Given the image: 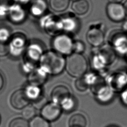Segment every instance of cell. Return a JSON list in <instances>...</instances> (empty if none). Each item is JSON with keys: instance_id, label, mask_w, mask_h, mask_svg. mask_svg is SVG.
Instances as JSON below:
<instances>
[{"instance_id": "cell-1", "label": "cell", "mask_w": 127, "mask_h": 127, "mask_svg": "<svg viewBox=\"0 0 127 127\" xmlns=\"http://www.w3.org/2000/svg\"><path fill=\"white\" fill-rule=\"evenodd\" d=\"M39 67L47 74L58 75L65 68V59L55 51L44 52L39 62Z\"/></svg>"}, {"instance_id": "cell-2", "label": "cell", "mask_w": 127, "mask_h": 127, "mask_svg": "<svg viewBox=\"0 0 127 127\" xmlns=\"http://www.w3.org/2000/svg\"><path fill=\"white\" fill-rule=\"evenodd\" d=\"M87 63L85 57L80 54L71 53L65 60V68L67 73L73 77H80L86 73Z\"/></svg>"}, {"instance_id": "cell-3", "label": "cell", "mask_w": 127, "mask_h": 127, "mask_svg": "<svg viewBox=\"0 0 127 127\" xmlns=\"http://www.w3.org/2000/svg\"><path fill=\"white\" fill-rule=\"evenodd\" d=\"M22 68L24 71L29 73L36 68V65L44 53L42 46L37 43L27 46L25 50Z\"/></svg>"}, {"instance_id": "cell-4", "label": "cell", "mask_w": 127, "mask_h": 127, "mask_svg": "<svg viewBox=\"0 0 127 127\" xmlns=\"http://www.w3.org/2000/svg\"><path fill=\"white\" fill-rule=\"evenodd\" d=\"M73 41L66 34H59L55 36L52 41L54 50L62 55H69L72 53Z\"/></svg>"}, {"instance_id": "cell-5", "label": "cell", "mask_w": 127, "mask_h": 127, "mask_svg": "<svg viewBox=\"0 0 127 127\" xmlns=\"http://www.w3.org/2000/svg\"><path fill=\"white\" fill-rule=\"evenodd\" d=\"M9 53L12 56H20L27 47V39L25 36L20 33L13 35L8 41Z\"/></svg>"}, {"instance_id": "cell-6", "label": "cell", "mask_w": 127, "mask_h": 127, "mask_svg": "<svg viewBox=\"0 0 127 127\" xmlns=\"http://www.w3.org/2000/svg\"><path fill=\"white\" fill-rule=\"evenodd\" d=\"M41 25L47 33L50 35H58L62 30L63 26L61 17L53 15H48L41 19Z\"/></svg>"}, {"instance_id": "cell-7", "label": "cell", "mask_w": 127, "mask_h": 127, "mask_svg": "<svg viewBox=\"0 0 127 127\" xmlns=\"http://www.w3.org/2000/svg\"><path fill=\"white\" fill-rule=\"evenodd\" d=\"M106 13L110 19L116 22L123 21L126 16L124 5L120 3L109 2L106 6Z\"/></svg>"}, {"instance_id": "cell-8", "label": "cell", "mask_w": 127, "mask_h": 127, "mask_svg": "<svg viewBox=\"0 0 127 127\" xmlns=\"http://www.w3.org/2000/svg\"><path fill=\"white\" fill-rule=\"evenodd\" d=\"M62 108L60 105L53 102L45 104L41 109V115L48 122L56 120L62 113Z\"/></svg>"}, {"instance_id": "cell-9", "label": "cell", "mask_w": 127, "mask_h": 127, "mask_svg": "<svg viewBox=\"0 0 127 127\" xmlns=\"http://www.w3.org/2000/svg\"><path fill=\"white\" fill-rule=\"evenodd\" d=\"M6 16L10 22L18 24L22 22L26 19V13L20 4L15 3L9 5Z\"/></svg>"}, {"instance_id": "cell-10", "label": "cell", "mask_w": 127, "mask_h": 127, "mask_svg": "<svg viewBox=\"0 0 127 127\" xmlns=\"http://www.w3.org/2000/svg\"><path fill=\"white\" fill-rule=\"evenodd\" d=\"M10 102L14 108L20 110L29 104L30 100L27 97L24 89H19L12 93Z\"/></svg>"}, {"instance_id": "cell-11", "label": "cell", "mask_w": 127, "mask_h": 127, "mask_svg": "<svg viewBox=\"0 0 127 127\" xmlns=\"http://www.w3.org/2000/svg\"><path fill=\"white\" fill-rule=\"evenodd\" d=\"M86 39L90 45L98 47L102 45L104 41V34L99 27H91L86 34Z\"/></svg>"}, {"instance_id": "cell-12", "label": "cell", "mask_w": 127, "mask_h": 127, "mask_svg": "<svg viewBox=\"0 0 127 127\" xmlns=\"http://www.w3.org/2000/svg\"><path fill=\"white\" fill-rule=\"evenodd\" d=\"M70 96L69 89L64 85H59L55 86L51 94L52 101L59 105H60L64 100Z\"/></svg>"}, {"instance_id": "cell-13", "label": "cell", "mask_w": 127, "mask_h": 127, "mask_svg": "<svg viewBox=\"0 0 127 127\" xmlns=\"http://www.w3.org/2000/svg\"><path fill=\"white\" fill-rule=\"evenodd\" d=\"M47 75L41 68L36 67L28 73V83L29 84L40 86L45 82Z\"/></svg>"}, {"instance_id": "cell-14", "label": "cell", "mask_w": 127, "mask_h": 127, "mask_svg": "<svg viewBox=\"0 0 127 127\" xmlns=\"http://www.w3.org/2000/svg\"><path fill=\"white\" fill-rule=\"evenodd\" d=\"M108 85L114 92L123 89L127 83V75L119 73L113 74L109 79Z\"/></svg>"}, {"instance_id": "cell-15", "label": "cell", "mask_w": 127, "mask_h": 127, "mask_svg": "<svg viewBox=\"0 0 127 127\" xmlns=\"http://www.w3.org/2000/svg\"><path fill=\"white\" fill-rule=\"evenodd\" d=\"M48 9V4L46 0H32L29 11L35 17H40L44 14Z\"/></svg>"}, {"instance_id": "cell-16", "label": "cell", "mask_w": 127, "mask_h": 127, "mask_svg": "<svg viewBox=\"0 0 127 127\" xmlns=\"http://www.w3.org/2000/svg\"><path fill=\"white\" fill-rule=\"evenodd\" d=\"M61 18L63 30L71 33L75 32L78 29V21L74 16L68 15L61 17Z\"/></svg>"}, {"instance_id": "cell-17", "label": "cell", "mask_w": 127, "mask_h": 127, "mask_svg": "<svg viewBox=\"0 0 127 127\" xmlns=\"http://www.w3.org/2000/svg\"><path fill=\"white\" fill-rule=\"evenodd\" d=\"M98 100L102 103L110 101L113 97L114 91L108 85H104L99 88L95 92Z\"/></svg>"}, {"instance_id": "cell-18", "label": "cell", "mask_w": 127, "mask_h": 127, "mask_svg": "<svg viewBox=\"0 0 127 127\" xmlns=\"http://www.w3.org/2000/svg\"><path fill=\"white\" fill-rule=\"evenodd\" d=\"M25 92L30 101H35L39 99L42 93L40 86L28 84L24 89Z\"/></svg>"}, {"instance_id": "cell-19", "label": "cell", "mask_w": 127, "mask_h": 127, "mask_svg": "<svg viewBox=\"0 0 127 127\" xmlns=\"http://www.w3.org/2000/svg\"><path fill=\"white\" fill-rule=\"evenodd\" d=\"M69 127H86L87 120L85 117L80 113L73 115L68 121Z\"/></svg>"}, {"instance_id": "cell-20", "label": "cell", "mask_w": 127, "mask_h": 127, "mask_svg": "<svg viewBox=\"0 0 127 127\" xmlns=\"http://www.w3.org/2000/svg\"><path fill=\"white\" fill-rule=\"evenodd\" d=\"M89 4L86 0H77L74 1L71 5L72 9L78 15H83L87 13L89 9Z\"/></svg>"}, {"instance_id": "cell-21", "label": "cell", "mask_w": 127, "mask_h": 127, "mask_svg": "<svg viewBox=\"0 0 127 127\" xmlns=\"http://www.w3.org/2000/svg\"><path fill=\"white\" fill-rule=\"evenodd\" d=\"M69 0H50V6L56 12H62L68 6Z\"/></svg>"}, {"instance_id": "cell-22", "label": "cell", "mask_w": 127, "mask_h": 127, "mask_svg": "<svg viewBox=\"0 0 127 127\" xmlns=\"http://www.w3.org/2000/svg\"><path fill=\"white\" fill-rule=\"evenodd\" d=\"M29 127H50L48 121L41 116H35L29 123Z\"/></svg>"}, {"instance_id": "cell-23", "label": "cell", "mask_w": 127, "mask_h": 127, "mask_svg": "<svg viewBox=\"0 0 127 127\" xmlns=\"http://www.w3.org/2000/svg\"><path fill=\"white\" fill-rule=\"evenodd\" d=\"M22 109V115L23 118L26 120H31L35 116L36 109L32 105L28 104Z\"/></svg>"}, {"instance_id": "cell-24", "label": "cell", "mask_w": 127, "mask_h": 127, "mask_svg": "<svg viewBox=\"0 0 127 127\" xmlns=\"http://www.w3.org/2000/svg\"><path fill=\"white\" fill-rule=\"evenodd\" d=\"M60 105L62 109L65 111H70L74 109L75 106V101L73 98L70 96L64 100Z\"/></svg>"}, {"instance_id": "cell-25", "label": "cell", "mask_w": 127, "mask_h": 127, "mask_svg": "<svg viewBox=\"0 0 127 127\" xmlns=\"http://www.w3.org/2000/svg\"><path fill=\"white\" fill-rule=\"evenodd\" d=\"M9 127H29V122L23 118H16L10 122Z\"/></svg>"}, {"instance_id": "cell-26", "label": "cell", "mask_w": 127, "mask_h": 127, "mask_svg": "<svg viewBox=\"0 0 127 127\" xmlns=\"http://www.w3.org/2000/svg\"><path fill=\"white\" fill-rule=\"evenodd\" d=\"M75 85L77 89L81 91H85L89 87V85L83 76L78 78L75 81Z\"/></svg>"}, {"instance_id": "cell-27", "label": "cell", "mask_w": 127, "mask_h": 127, "mask_svg": "<svg viewBox=\"0 0 127 127\" xmlns=\"http://www.w3.org/2000/svg\"><path fill=\"white\" fill-rule=\"evenodd\" d=\"M85 49V46L84 43L80 40H76L73 41L72 53L81 54Z\"/></svg>"}, {"instance_id": "cell-28", "label": "cell", "mask_w": 127, "mask_h": 127, "mask_svg": "<svg viewBox=\"0 0 127 127\" xmlns=\"http://www.w3.org/2000/svg\"><path fill=\"white\" fill-rule=\"evenodd\" d=\"M11 37L9 29L4 27H0V41L8 42Z\"/></svg>"}, {"instance_id": "cell-29", "label": "cell", "mask_w": 127, "mask_h": 127, "mask_svg": "<svg viewBox=\"0 0 127 127\" xmlns=\"http://www.w3.org/2000/svg\"><path fill=\"white\" fill-rule=\"evenodd\" d=\"M10 4L9 0H0V16L6 15L7 10Z\"/></svg>"}, {"instance_id": "cell-30", "label": "cell", "mask_w": 127, "mask_h": 127, "mask_svg": "<svg viewBox=\"0 0 127 127\" xmlns=\"http://www.w3.org/2000/svg\"><path fill=\"white\" fill-rule=\"evenodd\" d=\"M9 54L8 42L0 41V57H3Z\"/></svg>"}, {"instance_id": "cell-31", "label": "cell", "mask_w": 127, "mask_h": 127, "mask_svg": "<svg viewBox=\"0 0 127 127\" xmlns=\"http://www.w3.org/2000/svg\"><path fill=\"white\" fill-rule=\"evenodd\" d=\"M121 98L123 103L127 106V88L122 92L121 93Z\"/></svg>"}, {"instance_id": "cell-32", "label": "cell", "mask_w": 127, "mask_h": 127, "mask_svg": "<svg viewBox=\"0 0 127 127\" xmlns=\"http://www.w3.org/2000/svg\"><path fill=\"white\" fill-rule=\"evenodd\" d=\"M16 3H18L19 4H26L28 3L29 2H31L32 0H12Z\"/></svg>"}, {"instance_id": "cell-33", "label": "cell", "mask_w": 127, "mask_h": 127, "mask_svg": "<svg viewBox=\"0 0 127 127\" xmlns=\"http://www.w3.org/2000/svg\"><path fill=\"white\" fill-rule=\"evenodd\" d=\"M122 29L125 33H127V19L124 22L122 25Z\"/></svg>"}, {"instance_id": "cell-34", "label": "cell", "mask_w": 127, "mask_h": 127, "mask_svg": "<svg viewBox=\"0 0 127 127\" xmlns=\"http://www.w3.org/2000/svg\"><path fill=\"white\" fill-rule=\"evenodd\" d=\"M4 84V80L3 78L1 75V74L0 73V90L2 89V88Z\"/></svg>"}, {"instance_id": "cell-35", "label": "cell", "mask_w": 127, "mask_h": 127, "mask_svg": "<svg viewBox=\"0 0 127 127\" xmlns=\"http://www.w3.org/2000/svg\"><path fill=\"white\" fill-rule=\"evenodd\" d=\"M123 0H108L110 2H115V3H120Z\"/></svg>"}, {"instance_id": "cell-36", "label": "cell", "mask_w": 127, "mask_h": 127, "mask_svg": "<svg viewBox=\"0 0 127 127\" xmlns=\"http://www.w3.org/2000/svg\"><path fill=\"white\" fill-rule=\"evenodd\" d=\"M123 5H124V6L125 10H126V15H127V0L125 2V3H124V4Z\"/></svg>"}, {"instance_id": "cell-37", "label": "cell", "mask_w": 127, "mask_h": 127, "mask_svg": "<svg viewBox=\"0 0 127 127\" xmlns=\"http://www.w3.org/2000/svg\"><path fill=\"white\" fill-rule=\"evenodd\" d=\"M73 0V1H75V0Z\"/></svg>"}, {"instance_id": "cell-38", "label": "cell", "mask_w": 127, "mask_h": 127, "mask_svg": "<svg viewBox=\"0 0 127 127\" xmlns=\"http://www.w3.org/2000/svg\"></svg>"}, {"instance_id": "cell-39", "label": "cell", "mask_w": 127, "mask_h": 127, "mask_svg": "<svg viewBox=\"0 0 127 127\" xmlns=\"http://www.w3.org/2000/svg\"></svg>"}]
</instances>
